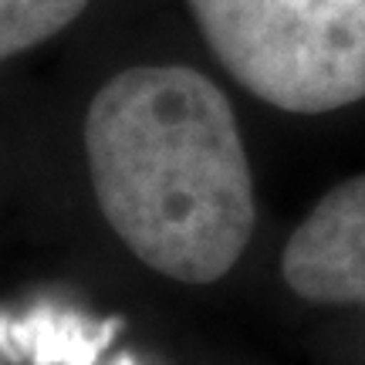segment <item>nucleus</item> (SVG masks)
I'll use <instances>...</instances> for the list:
<instances>
[{
  "label": "nucleus",
  "instance_id": "obj_1",
  "mask_svg": "<svg viewBox=\"0 0 365 365\" xmlns=\"http://www.w3.org/2000/svg\"><path fill=\"white\" fill-rule=\"evenodd\" d=\"M95 200L153 271L210 284L254 234V180L234 108L182 65L129 68L105 81L85 118Z\"/></svg>",
  "mask_w": 365,
  "mask_h": 365
},
{
  "label": "nucleus",
  "instance_id": "obj_3",
  "mask_svg": "<svg viewBox=\"0 0 365 365\" xmlns=\"http://www.w3.org/2000/svg\"><path fill=\"white\" fill-rule=\"evenodd\" d=\"M281 267L301 298L365 308V176L322 196L291 234Z\"/></svg>",
  "mask_w": 365,
  "mask_h": 365
},
{
  "label": "nucleus",
  "instance_id": "obj_4",
  "mask_svg": "<svg viewBox=\"0 0 365 365\" xmlns=\"http://www.w3.org/2000/svg\"><path fill=\"white\" fill-rule=\"evenodd\" d=\"M88 0H0V61L65 31Z\"/></svg>",
  "mask_w": 365,
  "mask_h": 365
},
{
  "label": "nucleus",
  "instance_id": "obj_2",
  "mask_svg": "<svg viewBox=\"0 0 365 365\" xmlns=\"http://www.w3.org/2000/svg\"><path fill=\"white\" fill-rule=\"evenodd\" d=\"M220 65L274 108L365 98V0H190Z\"/></svg>",
  "mask_w": 365,
  "mask_h": 365
}]
</instances>
